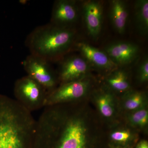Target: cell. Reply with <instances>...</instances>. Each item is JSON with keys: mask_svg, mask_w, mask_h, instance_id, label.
<instances>
[{"mask_svg": "<svg viewBox=\"0 0 148 148\" xmlns=\"http://www.w3.org/2000/svg\"><path fill=\"white\" fill-rule=\"evenodd\" d=\"M136 148H148V143L147 141H142L138 144Z\"/></svg>", "mask_w": 148, "mask_h": 148, "instance_id": "d6986e66", "label": "cell"}, {"mask_svg": "<svg viewBox=\"0 0 148 148\" xmlns=\"http://www.w3.org/2000/svg\"><path fill=\"white\" fill-rule=\"evenodd\" d=\"M138 79L142 83L148 80V58L147 56H144L140 61L138 69Z\"/></svg>", "mask_w": 148, "mask_h": 148, "instance_id": "e0dca14e", "label": "cell"}, {"mask_svg": "<svg viewBox=\"0 0 148 148\" xmlns=\"http://www.w3.org/2000/svg\"><path fill=\"white\" fill-rule=\"evenodd\" d=\"M14 92L15 100L31 112L44 108L47 90L29 76L16 81Z\"/></svg>", "mask_w": 148, "mask_h": 148, "instance_id": "3957f363", "label": "cell"}, {"mask_svg": "<svg viewBox=\"0 0 148 148\" xmlns=\"http://www.w3.org/2000/svg\"><path fill=\"white\" fill-rule=\"evenodd\" d=\"M87 77L76 81L62 84L56 88L48 93L45 107L72 103L83 97L90 86V80Z\"/></svg>", "mask_w": 148, "mask_h": 148, "instance_id": "277c9868", "label": "cell"}, {"mask_svg": "<svg viewBox=\"0 0 148 148\" xmlns=\"http://www.w3.org/2000/svg\"><path fill=\"white\" fill-rule=\"evenodd\" d=\"M48 62L44 58L32 54L24 60L23 66L27 75L42 86L48 93L56 88L57 81Z\"/></svg>", "mask_w": 148, "mask_h": 148, "instance_id": "5b68a950", "label": "cell"}, {"mask_svg": "<svg viewBox=\"0 0 148 148\" xmlns=\"http://www.w3.org/2000/svg\"><path fill=\"white\" fill-rule=\"evenodd\" d=\"M130 121L133 126L139 127H144L148 123V112L144 108L134 111L130 117Z\"/></svg>", "mask_w": 148, "mask_h": 148, "instance_id": "2e32d148", "label": "cell"}, {"mask_svg": "<svg viewBox=\"0 0 148 148\" xmlns=\"http://www.w3.org/2000/svg\"><path fill=\"white\" fill-rule=\"evenodd\" d=\"M90 69L89 64L82 56H71L62 63L58 79L61 84L79 80L88 77Z\"/></svg>", "mask_w": 148, "mask_h": 148, "instance_id": "52a82bcc", "label": "cell"}, {"mask_svg": "<svg viewBox=\"0 0 148 148\" xmlns=\"http://www.w3.org/2000/svg\"><path fill=\"white\" fill-rule=\"evenodd\" d=\"M135 20L137 29L141 34L147 35L148 32V1L138 0L135 4Z\"/></svg>", "mask_w": 148, "mask_h": 148, "instance_id": "4fadbf2b", "label": "cell"}, {"mask_svg": "<svg viewBox=\"0 0 148 148\" xmlns=\"http://www.w3.org/2000/svg\"><path fill=\"white\" fill-rule=\"evenodd\" d=\"M81 56L86 60L91 68L110 73L119 68L104 51L87 43L79 42L76 45Z\"/></svg>", "mask_w": 148, "mask_h": 148, "instance_id": "9c48e42d", "label": "cell"}, {"mask_svg": "<svg viewBox=\"0 0 148 148\" xmlns=\"http://www.w3.org/2000/svg\"><path fill=\"white\" fill-rule=\"evenodd\" d=\"M78 11L76 2L59 0L56 2L51 17V24L64 28H71L76 22Z\"/></svg>", "mask_w": 148, "mask_h": 148, "instance_id": "30bf717a", "label": "cell"}, {"mask_svg": "<svg viewBox=\"0 0 148 148\" xmlns=\"http://www.w3.org/2000/svg\"><path fill=\"white\" fill-rule=\"evenodd\" d=\"M145 96L143 92L132 91L128 92L125 97L124 108L129 111H135L143 107Z\"/></svg>", "mask_w": 148, "mask_h": 148, "instance_id": "9a60e30c", "label": "cell"}, {"mask_svg": "<svg viewBox=\"0 0 148 148\" xmlns=\"http://www.w3.org/2000/svg\"><path fill=\"white\" fill-rule=\"evenodd\" d=\"M82 12L88 34L93 39H97L103 26V4L99 1H86L83 5Z\"/></svg>", "mask_w": 148, "mask_h": 148, "instance_id": "ba28073f", "label": "cell"}, {"mask_svg": "<svg viewBox=\"0 0 148 148\" xmlns=\"http://www.w3.org/2000/svg\"><path fill=\"white\" fill-rule=\"evenodd\" d=\"M75 32L51 24L36 28L27 39L32 55L48 61L64 54L73 43Z\"/></svg>", "mask_w": 148, "mask_h": 148, "instance_id": "7a4b0ae2", "label": "cell"}, {"mask_svg": "<svg viewBox=\"0 0 148 148\" xmlns=\"http://www.w3.org/2000/svg\"><path fill=\"white\" fill-rule=\"evenodd\" d=\"M36 122L15 99L0 95V148H32Z\"/></svg>", "mask_w": 148, "mask_h": 148, "instance_id": "6da1fadb", "label": "cell"}, {"mask_svg": "<svg viewBox=\"0 0 148 148\" xmlns=\"http://www.w3.org/2000/svg\"><path fill=\"white\" fill-rule=\"evenodd\" d=\"M110 18L112 24L119 34L125 32L128 16L126 3L121 0H112L110 2Z\"/></svg>", "mask_w": 148, "mask_h": 148, "instance_id": "8fae6325", "label": "cell"}, {"mask_svg": "<svg viewBox=\"0 0 148 148\" xmlns=\"http://www.w3.org/2000/svg\"><path fill=\"white\" fill-rule=\"evenodd\" d=\"M104 51L119 68L132 64L138 57L139 46L127 41L111 43L104 48Z\"/></svg>", "mask_w": 148, "mask_h": 148, "instance_id": "8992f818", "label": "cell"}, {"mask_svg": "<svg viewBox=\"0 0 148 148\" xmlns=\"http://www.w3.org/2000/svg\"><path fill=\"white\" fill-rule=\"evenodd\" d=\"M130 132L127 130H117L111 134V138L114 141L119 143L127 142L131 138Z\"/></svg>", "mask_w": 148, "mask_h": 148, "instance_id": "ac0fdd59", "label": "cell"}, {"mask_svg": "<svg viewBox=\"0 0 148 148\" xmlns=\"http://www.w3.org/2000/svg\"><path fill=\"white\" fill-rule=\"evenodd\" d=\"M106 82L110 88L118 92H126L130 88L128 75L124 70L118 69L109 73Z\"/></svg>", "mask_w": 148, "mask_h": 148, "instance_id": "7c38bea8", "label": "cell"}, {"mask_svg": "<svg viewBox=\"0 0 148 148\" xmlns=\"http://www.w3.org/2000/svg\"><path fill=\"white\" fill-rule=\"evenodd\" d=\"M98 110L103 116L110 118L113 115L114 107L113 97L110 92L99 93L96 99Z\"/></svg>", "mask_w": 148, "mask_h": 148, "instance_id": "5bb4252c", "label": "cell"}]
</instances>
